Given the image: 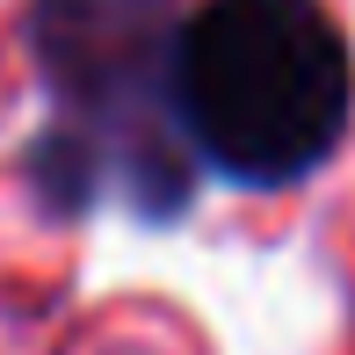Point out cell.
Segmentation results:
<instances>
[{"instance_id": "1", "label": "cell", "mask_w": 355, "mask_h": 355, "mask_svg": "<svg viewBox=\"0 0 355 355\" xmlns=\"http://www.w3.org/2000/svg\"><path fill=\"white\" fill-rule=\"evenodd\" d=\"M174 109L211 174L290 189L334 159L355 58L327 0H196L174 29Z\"/></svg>"}, {"instance_id": "2", "label": "cell", "mask_w": 355, "mask_h": 355, "mask_svg": "<svg viewBox=\"0 0 355 355\" xmlns=\"http://www.w3.org/2000/svg\"><path fill=\"white\" fill-rule=\"evenodd\" d=\"M174 0H37V58L51 87V189L109 182L131 211L167 218L203 167L174 109Z\"/></svg>"}]
</instances>
